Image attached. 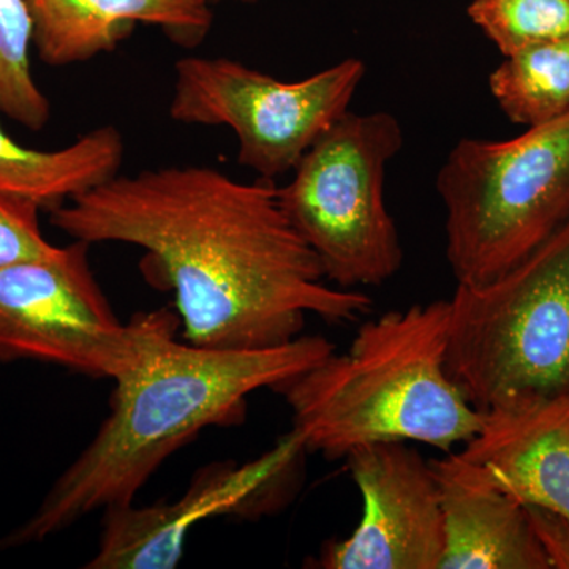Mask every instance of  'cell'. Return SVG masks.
<instances>
[{"mask_svg":"<svg viewBox=\"0 0 569 569\" xmlns=\"http://www.w3.org/2000/svg\"><path fill=\"white\" fill-rule=\"evenodd\" d=\"M51 223L74 241L146 250L193 346L276 347L302 336L307 316L347 325L372 309L365 291L326 282L274 181H236L204 164L118 174L52 209Z\"/></svg>","mask_w":569,"mask_h":569,"instance_id":"6da1fadb","label":"cell"},{"mask_svg":"<svg viewBox=\"0 0 569 569\" xmlns=\"http://www.w3.org/2000/svg\"><path fill=\"white\" fill-rule=\"evenodd\" d=\"M323 336L269 348H209L176 335L114 381L110 415L56 479L31 518L0 539V550L44 541L92 512L133 503L160 466L201 430L239 425L247 397L282 387L335 353Z\"/></svg>","mask_w":569,"mask_h":569,"instance_id":"7a4b0ae2","label":"cell"},{"mask_svg":"<svg viewBox=\"0 0 569 569\" xmlns=\"http://www.w3.org/2000/svg\"><path fill=\"white\" fill-rule=\"evenodd\" d=\"M449 301L391 310L359 326L346 353L276 389L307 451L346 459L376 441L451 452L477 436L482 413L448 372Z\"/></svg>","mask_w":569,"mask_h":569,"instance_id":"3957f363","label":"cell"},{"mask_svg":"<svg viewBox=\"0 0 569 569\" xmlns=\"http://www.w3.org/2000/svg\"><path fill=\"white\" fill-rule=\"evenodd\" d=\"M449 301L448 372L486 413L569 396V222L497 279Z\"/></svg>","mask_w":569,"mask_h":569,"instance_id":"277c9868","label":"cell"},{"mask_svg":"<svg viewBox=\"0 0 569 569\" xmlns=\"http://www.w3.org/2000/svg\"><path fill=\"white\" fill-rule=\"evenodd\" d=\"M458 284L515 268L569 222V112L509 140L463 138L437 176Z\"/></svg>","mask_w":569,"mask_h":569,"instance_id":"5b68a950","label":"cell"},{"mask_svg":"<svg viewBox=\"0 0 569 569\" xmlns=\"http://www.w3.org/2000/svg\"><path fill=\"white\" fill-rule=\"evenodd\" d=\"M403 142L391 112L348 111L277 187L284 216L336 287H380L402 268L385 178Z\"/></svg>","mask_w":569,"mask_h":569,"instance_id":"8992f818","label":"cell"},{"mask_svg":"<svg viewBox=\"0 0 569 569\" xmlns=\"http://www.w3.org/2000/svg\"><path fill=\"white\" fill-rule=\"evenodd\" d=\"M91 244L0 268V362L36 361L118 381L176 335L170 310L122 323L97 282Z\"/></svg>","mask_w":569,"mask_h":569,"instance_id":"52a82bcc","label":"cell"},{"mask_svg":"<svg viewBox=\"0 0 569 569\" xmlns=\"http://www.w3.org/2000/svg\"><path fill=\"white\" fill-rule=\"evenodd\" d=\"M366 71L361 59L347 58L305 80L280 81L233 59L187 56L174 66L170 118L227 126L238 162L274 181L350 111Z\"/></svg>","mask_w":569,"mask_h":569,"instance_id":"ba28073f","label":"cell"},{"mask_svg":"<svg viewBox=\"0 0 569 569\" xmlns=\"http://www.w3.org/2000/svg\"><path fill=\"white\" fill-rule=\"evenodd\" d=\"M361 492L362 519L353 533L326 542L325 569H440L443 511L429 460L408 441H376L346 456Z\"/></svg>","mask_w":569,"mask_h":569,"instance_id":"9c48e42d","label":"cell"},{"mask_svg":"<svg viewBox=\"0 0 569 569\" xmlns=\"http://www.w3.org/2000/svg\"><path fill=\"white\" fill-rule=\"evenodd\" d=\"M306 451L298 436L284 438L266 458L244 467L212 463L193 478L179 500L152 507L133 503L104 511L103 530L89 569H171L197 523L220 515H242L261 503L266 482Z\"/></svg>","mask_w":569,"mask_h":569,"instance_id":"30bf717a","label":"cell"},{"mask_svg":"<svg viewBox=\"0 0 569 569\" xmlns=\"http://www.w3.org/2000/svg\"><path fill=\"white\" fill-rule=\"evenodd\" d=\"M429 462L443 511L440 569H550L526 505L485 467L460 452Z\"/></svg>","mask_w":569,"mask_h":569,"instance_id":"8fae6325","label":"cell"},{"mask_svg":"<svg viewBox=\"0 0 569 569\" xmlns=\"http://www.w3.org/2000/svg\"><path fill=\"white\" fill-rule=\"evenodd\" d=\"M459 452L520 503L569 519V396L486 411Z\"/></svg>","mask_w":569,"mask_h":569,"instance_id":"7c38bea8","label":"cell"},{"mask_svg":"<svg viewBox=\"0 0 569 569\" xmlns=\"http://www.w3.org/2000/svg\"><path fill=\"white\" fill-rule=\"evenodd\" d=\"M41 62L69 67L118 50L138 24L157 26L183 48L203 43L213 26L208 0H26Z\"/></svg>","mask_w":569,"mask_h":569,"instance_id":"4fadbf2b","label":"cell"},{"mask_svg":"<svg viewBox=\"0 0 569 569\" xmlns=\"http://www.w3.org/2000/svg\"><path fill=\"white\" fill-rule=\"evenodd\" d=\"M123 157L126 142L114 126L97 127L58 151H37L10 138L0 123V192L51 212L116 178Z\"/></svg>","mask_w":569,"mask_h":569,"instance_id":"5bb4252c","label":"cell"},{"mask_svg":"<svg viewBox=\"0 0 569 569\" xmlns=\"http://www.w3.org/2000/svg\"><path fill=\"white\" fill-rule=\"evenodd\" d=\"M489 89L509 121L535 127L569 112V36L507 56Z\"/></svg>","mask_w":569,"mask_h":569,"instance_id":"9a60e30c","label":"cell"},{"mask_svg":"<svg viewBox=\"0 0 569 569\" xmlns=\"http://www.w3.org/2000/svg\"><path fill=\"white\" fill-rule=\"evenodd\" d=\"M32 17L26 0H0V112L32 132L51 119V103L31 70Z\"/></svg>","mask_w":569,"mask_h":569,"instance_id":"2e32d148","label":"cell"},{"mask_svg":"<svg viewBox=\"0 0 569 569\" xmlns=\"http://www.w3.org/2000/svg\"><path fill=\"white\" fill-rule=\"evenodd\" d=\"M467 13L505 58L569 36V0H471Z\"/></svg>","mask_w":569,"mask_h":569,"instance_id":"e0dca14e","label":"cell"},{"mask_svg":"<svg viewBox=\"0 0 569 569\" xmlns=\"http://www.w3.org/2000/svg\"><path fill=\"white\" fill-rule=\"evenodd\" d=\"M40 211L32 201L0 192V268L58 252L41 233Z\"/></svg>","mask_w":569,"mask_h":569,"instance_id":"ac0fdd59","label":"cell"},{"mask_svg":"<svg viewBox=\"0 0 569 569\" xmlns=\"http://www.w3.org/2000/svg\"><path fill=\"white\" fill-rule=\"evenodd\" d=\"M526 509L550 569H569V519L531 505Z\"/></svg>","mask_w":569,"mask_h":569,"instance_id":"d6986e66","label":"cell"},{"mask_svg":"<svg viewBox=\"0 0 569 569\" xmlns=\"http://www.w3.org/2000/svg\"><path fill=\"white\" fill-rule=\"evenodd\" d=\"M211 6H216V3L223 2V0H208ZM234 2L249 3V6H253V3L261 2V0H234Z\"/></svg>","mask_w":569,"mask_h":569,"instance_id":"ffe728a7","label":"cell"}]
</instances>
